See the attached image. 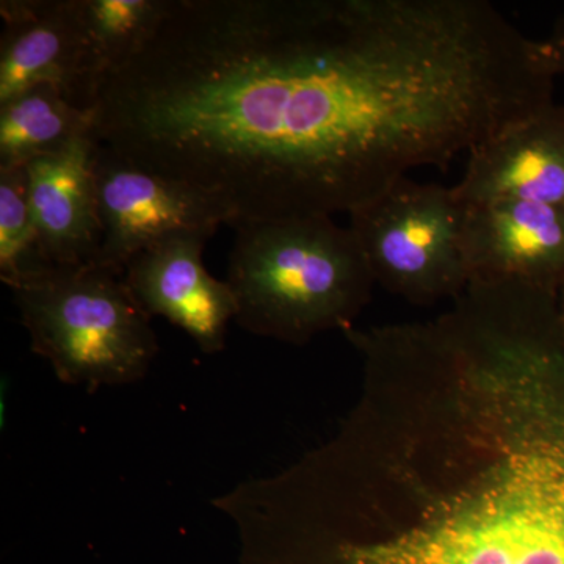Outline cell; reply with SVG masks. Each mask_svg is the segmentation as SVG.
<instances>
[{
    "label": "cell",
    "mask_w": 564,
    "mask_h": 564,
    "mask_svg": "<svg viewBox=\"0 0 564 564\" xmlns=\"http://www.w3.org/2000/svg\"><path fill=\"white\" fill-rule=\"evenodd\" d=\"M336 432L215 497L261 564H564V322L555 293L470 281L451 310L345 329Z\"/></svg>",
    "instance_id": "obj_1"
},
{
    "label": "cell",
    "mask_w": 564,
    "mask_h": 564,
    "mask_svg": "<svg viewBox=\"0 0 564 564\" xmlns=\"http://www.w3.org/2000/svg\"><path fill=\"white\" fill-rule=\"evenodd\" d=\"M226 282L240 328L299 347L355 326L377 285L355 234L329 215L237 226Z\"/></svg>",
    "instance_id": "obj_2"
},
{
    "label": "cell",
    "mask_w": 564,
    "mask_h": 564,
    "mask_svg": "<svg viewBox=\"0 0 564 564\" xmlns=\"http://www.w3.org/2000/svg\"><path fill=\"white\" fill-rule=\"evenodd\" d=\"M13 293L32 351L62 383L96 392L150 372L158 336L121 273L95 263L54 267Z\"/></svg>",
    "instance_id": "obj_3"
},
{
    "label": "cell",
    "mask_w": 564,
    "mask_h": 564,
    "mask_svg": "<svg viewBox=\"0 0 564 564\" xmlns=\"http://www.w3.org/2000/svg\"><path fill=\"white\" fill-rule=\"evenodd\" d=\"M348 215V228L386 291L417 306L452 303L466 291L464 206L454 187L402 177Z\"/></svg>",
    "instance_id": "obj_4"
},
{
    "label": "cell",
    "mask_w": 564,
    "mask_h": 564,
    "mask_svg": "<svg viewBox=\"0 0 564 564\" xmlns=\"http://www.w3.org/2000/svg\"><path fill=\"white\" fill-rule=\"evenodd\" d=\"M102 242L95 265L124 273L148 248L181 236H214L225 214L202 193L126 161L98 143L93 161Z\"/></svg>",
    "instance_id": "obj_5"
},
{
    "label": "cell",
    "mask_w": 564,
    "mask_h": 564,
    "mask_svg": "<svg viewBox=\"0 0 564 564\" xmlns=\"http://www.w3.org/2000/svg\"><path fill=\"white\" fill-rule=\"evenodd\" d=\"M0 104L39 85L95 113L101 85L88 54L79 0H2Z\"/></svg>",
    "instance_id": "obj_6"
},
{
    "label": "cell",
    "mask_w": 564,
    "mask_h": 564,
    "mask_svg": "<svg viewBox=\"0 0 564 564\" xmlns=\"http://www.w3.org/2000/svg\"><path fill=\"white\" fill-rule=\"evenodd\" d=\"M210 236L181 234L148 248L129 262L122 278L151 317L166 318L206 355L223 351L237 302L228 282L207 272L203 251Z\"/></svg>",
    "instance_id": "obj_7"
},
{
    "label": "cell",
    "mask_w": 564,
    "mask_h": 564,
    "mask_svg": "<svg viewBox=\"0 0 564 564\" xmlns=\"http://www.w3.org/2000/svg\"><path fill=\"white\" fill-rule=\"evenodd\" d=\"M470 281H516L558 295L564 284V207L494 202L464 207Z\"/></svg>",
    "instance_id": "obj_8"
},
{
    "label": "cell",
    "mask_w": 564,
    "mask_h": 564,
    "mask_svg": "<svg viewBox=\"0 0 564 564\" xmlns=\"http://www.w3.org/2000/svg\"><path fill=\"white\" fill-rule=\"evenodd\" d=\"M464 207L525 202L564 207V107H545L469 152L454 187Z\"/></svg>",
    "instance_id": "obj_9"
},
{
    "label": "cell",
    "mask_w": 564,
    "mask_h": 564,
    "mask_svg": "<svg viewBox=\"0 0 564 564\" xmlns=\"http://www.w3.org/2000/svg\"><path fill=\"white\" fill-rule=\"evenodd\" d=\"M98 141L85 133L24 166L33 221L55 267L90 265L102 242L93 161Z\"/></svg>",
    "instance_id": "obj_10"
},
{
    "label": "cell",
    "mask_w": 564,
    "mask_h": 564,
    "mask_svg": "<svg viewBox=\"0 0 564 564\" xmlns=\"http://www.w3.org/2000/svg\"><path fill=\"white\" fill-rule=\"evenodd\" d=\"M95 113L77 109L58 88L39 85L0 104V170L24 169L93 132Z\"/></svg>",
    "instance_id": "obj_11"
},
{
    "label": "cell",
    "mask_w": 564,
    "mask_h": 564,
    "mask_svg": "<svg viewBox=\"0 0 564 564\" xmlns=\"http://www.w3.org/2000/svg\"><path fill=\"white\" fill-rule=\"evenodd\" d=\"M90 65L101 85L154 39L172 0H79Z\"/></svg>",
    "instance_id": "obj_12"
},
{
    "label": "cell",
    "mask_w": 564,
    "mask_h": 564,
    "mask_svg": "<svg viewBox=\"0 0 564 564\" xmlns=\"http://www.w3.org/2000/svg\"><path fill=\"white\" fill-rule=\"evenodd\" d=\"M54 267L33 221L25 169L0 170V280L14 291Z\"/></svg>",
    "instance_id": "obj_13"
},
{
    "label": "cell",
    "mask_w": 564,
    "mask_h": 564,
    "mask_svg": "<svg viewBox=\"0 0 564 564\" xmlns=\"http://www.w3.org/2000/svg\"><path fill=\"white\" fill-rule=\"evenodd\" d=\"M540 46L552 73L564 74V14L556 20L551 35L540 41Z\"/></svg>",
    "instance_id": "obj_14"
},
{
    "label": "cell",
    "mask_w": 564,
    "mask_h": 564,
    "mask_svg": "<svg viewBox=\"0 0 564 564\" xmlns=\"http://www.w3.org/2000/svg\"><path fill=\"white\" fill-rule=\"evenodd\" d=\"M556 299H558L560 314H562L564 322V284L563 288L560 289L558 296H556Z\"/></svg>",
    "instance_id": "obj_15"
}]
</instances>
